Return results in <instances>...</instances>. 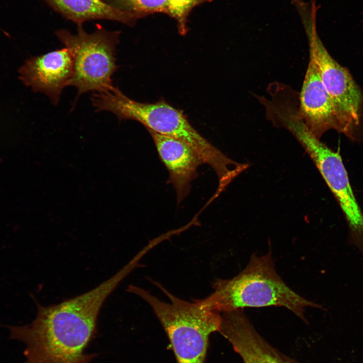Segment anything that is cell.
Returning a JSON list of instances; mask_svg holds the SVG:
<instances>
[{"mask_svg": "<svg viewBox=\"0 0 363 363\" xmlns=\"http://www.w3.org/2000/svg\"><path fill=\"white\" fill-rule=\"evenodd\" d=\"M60 12L77 22L93 19L116 21L133 25L134 15L101 0H48Z\"/></svg>", "mask_w": 363, "mask_h": 363, "instance_id": "7c38bea8", "label": "cell"}, {"mask_svg": "<svg viewBox=\"0 0 363 363\" xmlns=\"http://www.w3.org/2000/svg\"><path fill=\"white\" fill-rule=\"evenodd\" d=\"M107 279L93 289L47 306L38 303L33 321L9 326L11 338L25 343V363H90L96 356L85 350L97 332L100 310L114 291Z\"/></svg>", "mask_w": 363, "mask_h": 363, "instance_id": "6da1fadb", "label": "cell"}, {"mask_svg": "<svg viewBox=\"0 0 363 363\" xmlns=\"http://www.w3.org/2000/svg\"><path fill=\"white\" fill-rule=\"evenodd\" d=\"M147 130L161 161L168 172V182L175 189L177 203L179 204L190 194L191 183L198 176V168L204 163L199 155L186 144Z\"/></svg>", "mask_w": 363, "mask_h": 363, "instance_id": "8fae6325", "label": "cell"}, {"mask_svg": "<svg viewBox=\"0 0 363 363\" xmlns=\"http://www.w3.org/2000/svg\"><path fill=\"white\" fill-rule=\"evenodd\" d=\"M96 111H108L119 121H137L158 134L174 138L190 146L214 170L219 179L232 172L236 161L226 156L201 135L191 125L183 111L164 100L142 103L133 100L114 86L110 90L94 94L91 98Z\"/></svg>", "mask_w": 363, "mask_h": 363, "instance_id": "3957f363", "label": "cell"}, {"mask_svg": "<svg viewBox=\"0 0 363 363\" xmlns=\"http://www.w3.org/2000/svg\"><path fill=\"white\" fill-rule=\"evenodd\" d=\"M298 101L297 114L315 137L320 139L325 132L331 129L337 131V123L330 99L318 68L310 56Z\"/></svg>", "mask_w": 363, "mask_h": 363, "instance_id": "30bf717a", "label": "cell"}, {"mask_svg": "<svg viewBox=\"0 0 363 363\" xmlns=\"http://www.w3.org/2000/svg\"><path fill=\"white\" fill-rule=\"evenodd\" d=\"M114 6L137 19L155 13L168 15L167 0H111Z\"/></svg>", "mask_w": 363, "mask_h": 363, "instance_id": "4fadbf2b", "label": "cell"}, {"mask_svg": "<svg viewBox=\"0 0 363 363\" xmlns=\"http://www.w3.org/2000/svg\"><path fill=\"white\" fill-rule=\"evenodd\" d=\"M56 35L71 54L74 73L69 86L77 89L78 97L88 91H107L114 86L117 32L99 29L88 34L80 27L76 34L60 30Z\"/></svg>", "mask_w": 363, "mask_h": 363, "instance_id": "8992f818", "label": "cell"}, {"mask_svg": "<svg viewBox=\"0 0 363 363\" xmlns=\"http://www.w3.org/2000/svg\"><path fill=\"white\" fill-rule=\"evenodd\" d=\"M74 73L73 58L66 47L27 59L19 70L20 78L33 91L45 94L57 105Z\"/></svg>", "mask_w": 363, "mask_h": 363, "instance_id": "ba28073f", "label": "cell"}, {"mask_svg": "<svg viewBox=\"0 0 363 363\" xmlns=\"http://www.w3.org/2000/svg\"><path fill=\"white\" fill-rule=\"evenodd\" d=\"M152 282L170 302L161 300L149 291L133 285H129L128 291L151 307L168 337L177 363H204L210 336L219 331L221 315L206 309L196 299L193 302L182 299L159 282Z\"/></svg>", "mask_w": 363, "mask_h": 363, "instance_id": "277c9868", "label": "cell"}, {"mask_svg": "<svg viewBox=\"0 0 363 363\" xmlns=\"http://www.w3.org/2000/svg\"><path fill=\"white\" fill-rule=\"evenodd\" d=\"M316 12L314 8H306L298 13L308 38L310 56L330 99L337 132L354 140L360 124L363 95L348 70L332 57L321 41L316 30Z\"/></svg>", "mask_w": 363, "mask_h": 363, "instance_id": "5b68a950", "label": "cell"}, {"mask_svg": "<svg viewBox=\"0 0 363 363\" xmlns=\"http://www.w3.org/2000/svg\"><path fill=\"white\" fill-rule=\"evenodd\" d=\"M218 332L244 363H297L269 344L256 330L243 309L222 313Z\"/></svg>", "mask_w": 363, "mask_h": 363, "instance_id": "9c48e42d", "label": "cell"}, {"mask_svg": "<svg viewBox=\"0 0 363 363\" xmlns=\"http://www.w3.org/2000/svg\"><path fill=\"white\" fill-rule=\"evenodd\" d=\"M297 140L314 161L343 211L348 229L347 245L363 255V213L340 154L307 130L300 133Z\"/></svg>", "mask_w": 363, "mask_h": 363, "instance_id": "52a82bcc", "label": "cell"}, {"mask_svg": "<svg viewBox=\"0 0 363 363\" xmlns=\"http://www.w3.org/2000/svg\"><path fill=\"white\" fill-rule=\"evenodd\" d=\"M267 254H253L245 268L228 279H216L213 292L203 299H196L206 309L218 313L244 308L283 307L307 323V308L323 309L294 291L276 272L271 248Z\"/></svg>", "mask_w": 363, "mask_h": 363, "instance_id": "7a4b0ae2", "label": "cell"}, {"mask_svg": "<svg viewBox=\"0 0 363 363\" xmlns=\"http://www.w3.org/2000/svg\"><path fill=\"white\" fill-rule=\"evenodd\" d=\"M213 0H167L168 15L173 18L179 33L185 35L188 30V18L192 10L201 4Z\"/></svg>", "mask_w": 363, "mask_h": 363, "instance_id": "5bb4252c", "label": "cell"}]
</instances>
